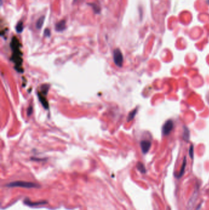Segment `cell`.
<instances>
[{"mask_svg": "<svg viewBox=\"0 0 209 210\" xmlns=\"http://www.w3.org/2000/svg\"><path fill=\"white\" fill-rule=\"evenodd\" d=\"M8 187H20L24 188H38L40 187V185L31 182L27 181H14L6 185Z\"/></svg>", "mask_w": 209, "mask_h": 210, "instance_id": "obj_1", "label": "cell"}, {"mask_svg": "<svg viewBox=\"0 0 209 210\" xmlns=\"http://www.w3.org/2000/svg\"><path fill=\"white\" fill-rule=\"evenodd\" d=\"M113 60L117 66L121 67L123 62V57L121 50L119 49H116L113 51Z\"/></svg>", "mask_w": 209, "mask_h": 210, "instance_id": "obj_2", "label": "cell"}, {"mask_svg": "<svg viewBox=\"0 0 209 210\" xmlns=\"http://www.w3.org/2000/svg\"><path fill=\"white\" fill-rule=\"evenodd\" d=\"M174 128V123L173 121L171 120L167 121L163 125L162 128V133L164 135H167L170 133L172 130Z\"/></svg>", "mask_w": 209, "mask_h": 210, "instance_id": "obj_3", "label": "cell"}, {"mask_svg": "<svg viewBox=\"0 0 209 210\" xmlns=\"http://www.w3.org/2000/svg\"><path fill=\"white\" fill-rule=\"evenodd\" d=\"M141 146L142 150L144 154H146L147 152H148L150 146H151V143L148 140H144L142 141L141 143Z\"/></svg>", "mask_w": 209, "mask_h": 210, "instance_id": "obj_4", "label": "cell"}, {"mask_svg": "<svg viewBox=\"0 0 209 210\" xmlns=\"http://www.w3.org/2000/svg\"><path fill=\"white\" fill-rule=\"evenodd\" d=\"M66 28V23L65 20H62L55 25V30L56 31H63Z\"/></svg>", "mask_w": 209, "mask_h": 210, "instance_id": "obj_5", "label": "cell"}, {"mask_svg": "<svg viewBox=\"0 0 209 210\" xmlns=\"http://www.w3.org/2000/svg\"><path fill=\"white\" fill-rule=\"evenodd\" d=\"M44 21H45V16L44 15H43L39 18V19L37 20L36 24V27L37 29L40 30L43 27Z\"/></svg>", "mask_w": 209, "mask_h": 210, "instance_id": "obj_6", "label": "cell"}, {"mask_svg": "<svg viewBox=\"0 0 209 210\" xmlns=\"http://www.w3.org/2000/svg\"><path fill=\"white\" fill-rule=\"evenodd\" d=\"M186 157H185V159L183 160V164H182V166L181 167V169H180V171H179V174L176 176L177 178H181L183 173H184V171H185V167H186Z\"/></svg>", "mask_w": 209, "mask_h": 210, "instance_id": "obj_7", "label": "cell"}, {"mask_svg": "<svg viewBox=\"0 0 209 210\" xmlns=\"http://www.w3.org/2000/svg\"><path fill=\"white\" fill-rule=\"evenodd\" d=\"M24 203L30 206H33L34 205H44L47 203V202H44V201H42V202H31L30 200H24Z\"/></svg>", "mask_w": 209, "mask_h": 210, "instance_id": "obj_8", "label": "cell"}, {"mask_svg": "<svg viewBox=\"0 0 209 210\" xmlns=\"http://www.w3.org/2000/svg\"><path fill=\"white\" fill-rule=\"evenodd\" d=\"M24 27L23 22L22 21H19L15 26V30H16L17 32L18 33H22L24 30Z\"/></svg>", "mask_w": 209, "mask_h": 210, "instance_id": "obj_9", "label": "cell"}, {"mask_svg": "<svg viewBox=\"0 0 209 210\" xmlns=\"http://www.w3.org/2000/svg\"><path fill=\"white\" fill-rule=\"evenodd\" d=\"M137 167H138V170L141 171V173H145V171H146L145 170V168L144 165H143V163H142L141 162H139L138 163V165H137Z\"/></svg>", "mask_w": 209, "mask_h": 210, "instance_id": "obj_10", "label": "cell"}, {"mask_svg": "<svg viewBox=\"0 0 209 210\" xmlns=\"http://www.w3.org/2000/svg\"><path fill=\"white\" fill-rule=\"evenodd\" d=\"M137 112V110L136 109H135L134 111H131L129 114V116H128V121H131L133 119H134L135 115H136V114Z\"/></svg>", "mask_w": 209, "mask_h": 210, "instance_id": "obj_11", "label": "cell"}, {"mask_svg": "<svg viewBox=\"0 0 209 210\" xmlns=\"http://www.w3.org/2000/svg\"><path fill=\"white\" fill-rule=\"evenodd\" d=\"M90 6H91L94 10V12L96 13H99L100 11V9L98 8V6L96 4H90Z\"/></svg>", "mask_w": 209, "mask_h": 210, "instance_id": "obj_12", "label": "cell"}, {"mask_svg": "<svg viewBox=\"0 0 209 210\" xmlns=\"http://www.w3.org/2000/svg\"><path fill=\"white\" fill-rule=\"evenodd\" d=\"M186 129L185 130V132H184V138L185 140H188V139L189 138V131H188V129L185 127Z\"/></svg>", "mask_w": 209, "mask_h": 210, "instance_id": "obj_13", "label": "cell"}, {"mask_svg": "<svg viewBox=\"0 0 209 210\" xmlns=\"http://www.w3.org/2000/svg\"><path fill=\"white\" fill-rule=\"evenodd\" d=\"M44 36H45L49 37V36H50V30H49L48 28H46V29L44 30Z\"/></svg>", "mask_w": 209, "mask_h": 210, "instance_id": "obj_14", "label": "cell"}, {"mask_svg": "<svg viewBox=\"0 0 209 210\" xmlns=\"http://www.w3.org/2000/svg\"><path fill=\"white\" fill-rule=\"evenodd\" d=\"M193 146H191V147H190V149H189V154H190V156H191V158L193 159Z\"/></svg>", "mask_w": 209, "mask_h": 210, "instance_id": "obj_15", "label": "cell"}, {"mask_svg": "<svg viewBox=\"0 0 209 210\" xmlns=\"http://www.w3.org/2000/svg\"><path fill=\"white\" fill-rule=\"evenodd\" d=\"M208 2H209V0H208Z\"/></svg>", "mask_w": 209, "mask_h": 210, "instance_id": "obj_16", "label": "cell"}]
</instances>
